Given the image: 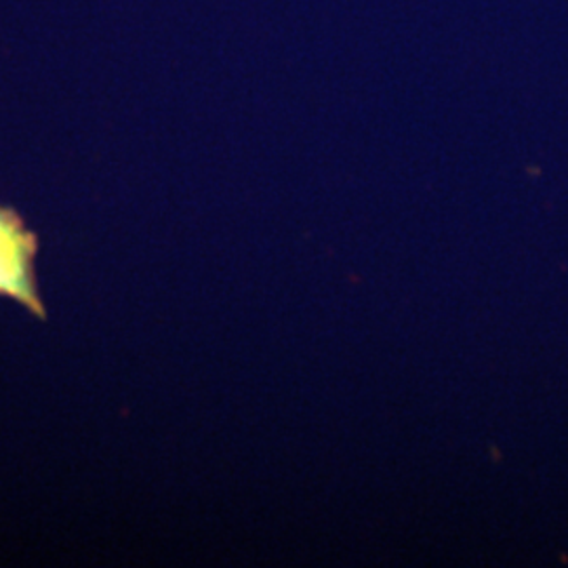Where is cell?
Masks as SVG:
<instances>
[{
    "mask_svg": "<svg viewBox=\"0 0 568 568\" xmlns=\"http://www.w3.org/2000/svg\"><path fill=\"white\" fill-rule=\"evenodd\" d=\"M39 236L20 213L0 204V297L13 300L30 314L47 318L37 283Z\"/></svg>",
    "mask_w": 568,
    "mask_h": 568,
    "instance_id": "6da1fadb",
    "label": "cell"
}]
</instances>
